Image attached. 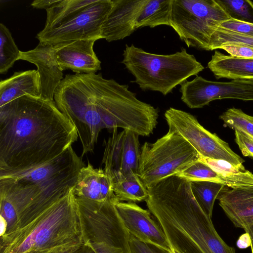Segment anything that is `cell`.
<instances>
[{"instance_id": "obj_1", "label": "cell", "mask_w": 253, "mask_h": 253, "mask_svg": "<svg viewBox=\"0 0 253 253\" xmlns=\"http://www.w3.org/2000/svg\"><path fill=\"white\" fill-rule=\"evenodd\" d=\"M78 136L54 100L25 95L0 107V177L54 159Z\"/></svg>"}, {"instance_id": "obj_2", "label": "cell", "mask_w": 253, "mask_h": 253, "mask_svg": "<svg viewBox=\"0 0 253 253\" xmlns=\"http://www.w3.org/2000/svg\"><path fill=\"white\" fill-rule=\"evenodd\" d=\"M147 187V207L179 253H236L195 200L190 182L172 175Z\"/></svg>"}, {"instance_id": "obj_3", "label": "cell", "mask_w": 253, "mask_h": 253, "mask_svg": "<svg viewBox=\"0 0 253 253\" xmlns=\"http://www.w3.org/2000/svg\"><path fill=\"white\" fill-rule=\"evenodd\" d=\"M72 146L37 167L0 177V196L15 207L18 218L31 219L66 195L84 167Z\"/></svg>"}, {"instance_id": "obj_4", "label": "cell", "mask_w": 253, "mask_h": 253, "mask_svg": "<svg viewBox=\"0 0 253 253\" xmlns=\"http://www.w3.org/2000/svg\"><path fill=\"white\" fill-rule=\"evenodd\" d=\"M82 213L73 189L13 233L1 253H64L79 246Z\"/></svg>"}, {"instance_id": "obj_5", "label": "cell", "mask_w": 253, "mask_h": 253, "mask_svg": "<svg viewBox=\"0 0 253 253\" xmlns=\"http://www.w3.org/2000/svg\"><path fill=\"white\" fill-rule=\"evenodd\" d=\"M122 63L133 75L143 91H156L166 95L190 77L204 69L194 56L181 48L173 54L162 55L146 52L133 44L126 45Z\"/></svg>"}, {"instance_id": "obj_6", "label": "cell", "mask_w": 253, "mask_h": 253, "mask_svg": "<svg viewBox=\"0 0 253 253\" xmlns=\"http://www.w3.org/2000/svg\"><path fill=\"white\" fill-rule=\"evenodd\" d=\"M128 87L109 79L98 91L94 106L103 129L121 127L139 136H148L158 124L159 110L139 100Z\"/></svg>"}, {"instance_id": "obj_7", "label": "cell", "mask_w": 253, "mask_h": 253, "mask_svg": "<svg viewBox=\"0 0 253 253\" xmlns=\"http://www.w3.org/2000/svg\"><path fill=\"white\" fill-rule=\"evenodd\" d=\"M199 154L177 132L169 129L155 142L141 146L138 175L146 187L175 175L198 160Z\"/></svg>"}, {"instance_id": "obj_8", "label": "cell", "mask_w": 253, "mask_h": 253, "mask_svg": "<svg viewBox=\"0 0 253 253\" xmlns=\"http://www.w3.org/2000/svg\"><path fill=\"white\" fill-rule=\"evenodd\" d=\"M229 19L215 0H172L170 26L188 47L209 50L214 31Z\"/></svg>"}, {"instance_id": "obj_9", "label": "cell", "mask_w": 253, "mask_h": 253, "mask_svg": "<svg viewBox=\"0 0 253 253\" xmlns=\"http://www.w3.org/2000/svg\"><path fill=\"white\" fill-rule=\"evenodd\" d=\"M169 129L185 139L201 157L227 161L235 167L246 169L245 160L216 134L205 128L189 113L170 107L165 113Z\"/></svg>"}, {"instance_id": "obj_10", "label": "cell", "mask_w": 253, "mask_h": 253, "mask_svg": "<svg viewBox=\"0 0 253 253\" xmlns=\"http://www.w3.org/2000/svg\"><path fill=\"white\" fill-rule=\"evenodd\" d=\"M112 6V0H96L60 24L43 29L36 38L39 42L54 47L80 40L101 39V27Z\"/></svg>"}, {"instance_id": "obj_11", "label": "cell", "mask_w": 253, "mask_h": 253, "mask_svg": "<svg viewBox=\"0 0 253 253\" xmlns=\"http://www.w3.org/2000/svg\"><path fill=\"white\" fill-rule=\"evenodd\" d=\"M181 99L190 108H200L213 100L237 99L253 101V81L234 80L229 82H213L198 75L180 84Z\"/></svg>"}, {"instance_id": "obj_12", "label": "cell", "mask_w": 253, "mask_h": 253, "mask_svg": "<svg viewBox=\"0 0 253 253\" xmlns=\"http://www.w3.org/2000/svg\"><path fill=\"white\" fill-rule=\"evenodd\" d=\"M117 213L129 234L142 242L153 244L171 252L165 233L160 224L152 218L149 211L134 202L117 200Z\"/></svg>"}, {"instance_id": "obj_13", "label": "cell", "mask_w": 253, "mask_h": 253, "mask_svg": "<svg viewBox=\"0 0 253 253\" xmlns=\"http://www.w3.org/2000/svg\"><path fill=\"white\" fill-rule=\"evenodd\" d=\"M55 50L52 45L39 42L33 49L21 51L20 53L19 60L37 66L41 81V98L44 100H54L55 90L64 78L63 71L56 60Z\"/></svg>"}, {"instance_id": "obj_14", "label": "cell", "mask_w": 253, "mask_h": 253, "mask_svg": "<svg viewBox=\"0 0 253 253\" xmlns=\"http://www.w3.org/2000/svg\"><path fill=\"white\" fill-rule=\"evenodd\" d=\"M147 0H112V7L101 29L108 42L123 40L136 30V18Z\"/></svg>"}, {"instance_id": "obj_15", "label": "cell", "mask_w": 253, "mask_h": 253, "mask_svg": "<svg viewBox=\"0 0 253 253\" xmlns=\"http://www.w3.org/2000/svg\"><path fill=\"white\" fill-rule=\"evenodd\" d=\"M95 39H83L54 47L57 62L63 71L75 74L95 73L100 70L101 61L93 50Z\"/></svg>"}, {"instance_id": "obj_16", "label": "cell", "mask_w": 253, "mask_h": 253, "mask_svg": "<svg viewBox=\"0 0 253 253\" xmlns=\"http://www.w3.org/2000/svg\"><path fill=\"white\" fill-rule=\"evenodd\" d=\"M217 199L235 227L244 229L253 225V186L232 189L224 186Z\"/></svg>"}, {"instance_id": "obj_17", "label": "cell", "mask_w": 253, "mask_h": 253, "mask_svg": "<svg viewBox=\"0 0 253 253\" xmlns=\"http://www.w3.org/2000/svg\"><path fill=\"white\" fill-rule=\"evenodd\" d=\"M75 196L98 202L117 197L113 190V182L102 169H95L89 163L80 170L73 189Z\"/></svg>"}, {"instance_id": "obj_18", "label": "cell", "mask_w": 253, "mask_h": 253, "mask_svg": "<svg viewBox=\"0 0 253 253\" xmlns=\"http://www.w3.org/2000/svg\"><path fill=\"white\" fill-rule=\"evenodd\" d=\"M41 95L40 77L36 70L15 72L0 82V107L23 96L41 98Z\"/></svg>"}, {"instance_id": "obj_19", "label": "cell", "mask_w": 253, "mask_h": 253, "mask_svg": "<svg viewBox=\"0 0 253 253\" xmlns=\"http://www.w3.org/2000/svg\"><path fill=\"white\" fill-rule=\"evenodd\" d=\"M208 67L215 77L253 81V58H239L215 51Z\"/></svg>"}, {"instance_id": "obj_20", "label": "cell", "mask_w": 253, "mask_h": 253, "mask_svg": "<svg viewBox=\"0 0 253 253\" xmlns=\"http://www.w3.org/2000/svg\"><path fill=\"white\" fill-rule=\"evenodd\" d=\"M172 3V0H147L136 18L135 30L146 26H170Z\"/></svg>"}, {"instance_id": "obj_21", "label": "cell", "mask_w": 253, "mask_h": 253, "mask_svg": "<svg viewBox=\"0 0 253 253\" xmlns=\"http://www.w3.org/2000/svg\"><path fill=\"white\" fill-rule=\"evenodd\" d=\"M113 134L108 140L104 141L105 149L102 163L104 170L111 178L113 183L119 180L120 176L121 160L125 135V130L120 133L118 129L112 130Z\"/></svg>"}, {"instance_id": "obj_22", "label": "cell", "mask_w": 253, "mask_h": 253, "mask_svg": "<svg viewBox=\"0 0 253 253\" xmlns=\"http://www.w3.org/2000/svg\"><path fill=\"white\" fill-rule=\"evenodd\" d=\"M138 136L130 130H125L119 180L138 175L140 154Z\"/></svg>"}, {"instance_id": "obj_23", "label": "cell", "mask_w": 253, "mask_h": 253, "mask_svg": "<svg viewBox=\"0 0 253 253\" xmlns=\"http://www.w3.org/2000/svg\"><path fill=\"white\" fill-rule=\"evenodd\" d=\"M96 0H57L46 10V19L43 29L54 27L73 17Z\"/></svg>"}, {"instance_id": "obj_24", "label": "cell", "mask_w": 253, "mask_h": 253, "mask_svg": "<svg viewBox=\"0 0 253 253\" xmlns=\"http://www.w3.org/2000/svg\"><path fill=\"white\" fill-rule=\"evenodd\" d=\"M113 190L118 199L122 202H141L148 197L147 187L139 175L120 178L113 183Z\"/></svg>"}, {"instance_id": "obj_25", "label": "cell", "mask_w": 253, "mask_h": 253, "mask_svg": "<svg viewBox=\"0 0 253 253\" xmlns=\"http://www.w3.org/2000/svg\"><path fill=\"white\" fill-rule=\"evenodd\" d=\"M191 189L203 211L211 218L214 202L224 185L209 181L190 182Z\"/></svg>"}, {"instance_id": "obj_26", "label": "cell", "mask_w": 253, "mask_h": 253, "mask_svg": "<svg viewBox=\"0 0 253 253\" xmlns=\"http://www.w3.org/2000/svg\"><path fill=\"white\" fill-rule=\"evenodd\" d=\"M19 50L9 29L0 23V73L6 74L17 60L20 59Z\"/></svg>"}, {"instance_id": "obj_27", "label": "cell", "mask_w": 253, "mask_h": 253, "mask_svg": "<svg viewBox=\"0 0 253 253\" xmlns=\"http://www.w3.org/2000/svg\"><path fill=\"white\" fill-rule=\"evenodd\" d=\"M230 19L253 24V2L249 0H215Z\"/></svg>"}, {"instance_id": "obj_28", "label": "cell", "mask_w": 253, "mask_h": 253, "mask_svg": "<svg viewBox=\"0 0 253 253\" xmlns=\"http://www.w3.org/2000/svg\"><path fill=\"white\" fill-rule=\"evenodd\" d=\"M219 118L225 126L234 130H241L253 137V116L233 107L223 113Z\"/></svg>"}, {"instance_id": "obj_29", "label": "cell", "mask_w": 253, "mask_h": 253, "mask_svg": "<svg viewBox=\"0 0 253 253\" xmlns=\"http://www.w3.org/2000/svg\"><path fill=\"white\" fill-rule=\"evenodd\" d=\"M228 43L241 44L253 48V37L217 27L210 39L209 50L218 49L221 45Z\"/></svg>"}, {"instance_id": "obj_30", "label": "cell", "mask_w": 253, "mask_h": 253, "mask_svg": "<svg viewBox=\"0 0 253 253\" xmlns=\"http://www.w3.org/2000/svg\"><path fill=\"white\" fill-rule=\"evenodd\" d=\"M218 27L244 36L253 37V24L232 19L220 23Z\"/></svg>"}, {"instance_id": "obj_31", "label": "cell", "mask_w": 253, "mask_h": 253, "mask_svg": "<svg viewBox=\"0 0 253 253\" xmlns=\"http://www.w3.org/2000/svg\"><path fill=\"white\" fill-rule=\"evenodd\" d=\"M129 244L131 253H171L157 246L142 242L130 234Z\"/></svg>"}, {"instance_id": "obj_32", "label": "cell", "mask_w": 253, "mask_h": 253, "mask_svg": "<svg viewBox=\"0 0 253 253\" xmlns=\"http://www.w3.org/2000/svg\"><path fill=\"white\" fill-rule=\"evenodd\" d=\"M235 140L242 155L253 158V137L240 129H235Z\"/></svg>"}, {"instance_id": "obj_33", "label": "cell", "mask_w": 253, "mask_h": 253, "mask_svg": "<svg viewBox=\"0 0 253 253\" xmlns=\"http://www.w3.org/2000/svg\"><path fill=\"white\" fill-rule=\"evenodd\" d=\"M0 216L5 219L7 228L9 229H12L18 218L17 212L14 206L3 197H0Z\"/></svg>"}, {"instance_id": "obj_34", "label": "cell", "mask_w": 253, "mask_h": 253, "mask_svg": "<svg viewBox=\"0 0 253 253\" xmlns=\"http://www.w3.org/2000/svg\"><path fill=\"white\" fill-rule=\"evenodd\" d=\"M218 48L227 51L230 56L239 58H253V48L237 43L225 44Z\"/></svg>"}, {"instance_id": "obj_35", "label": "cell", "mask_w": 253, "mask_h": 253, "mask_svg": "<svg viewBox=\"0 0 253 253\" xmlns=\"http://www.w3.org/2000/svg\"><path fill=\"white\" fill-rule=\"evenodd\" d=\"M93 248L96 253H124L122 249L102 241L93 244Z\"/></svg>"}, {"instance_id": "obj_36", "label": "cell", "mask_w": 253, "mask_h": 253, "mask_svg": "<svg viewBox=\"0 0 253 253\" xmlns=\"http://www.w3.org/2000/svg\"><path fill=\"white\" fill-rule=\"evenodd\" d=\"M57 0H36L31 3V5L36 8L44 9L45 10L51 7Z\"/></svg>"}, {"instance_id": "obj_37", "label": "cell", "mask_w": 253, "mask_h": 253, "mask_svg": "<svg viewBox=\"0 0 253 253\" xmlns=\"http://www.w3.org/2000/svg\"><path fill=\"white\" fill-rule=\"evenodd\" d=\"M236 245L240 249H244L250 247L251 240L249 234L245 232L241 235L237 240Z\"/></svg>"}, {"instance_id": "obj_38", "label": "cell", "mask_w": 253, "mask_h": 253, "mask_svg": "<svg viewBox=\"0 0 253 253\" xmlns=\"http://www.w3.org/2000/svg\"><path fill=\"white\" fill-rule=\"evenodd\" d=\"M245 232L248 233L251 238V252L252 253H253V225L248 227L244 229Z\"/></svg>"}, {"instance_id": "obj_39", "label": "cell", "mask_w": 253, "mask_h": 253, "mask_svg": "<svg viewBox=\"0 0 253 253\" xmlns=\"http://www.w3.org/2000/svg\"><path fill=\"white\" fill-rule=\"evenodd\" d=\"M7 230V223L5 219L0 216V235L2 236Z\"/></svg>"}, {"instance_id": "obj_40", "label": "cell", "mask_w": 253, "mask_h": 253, "mask_svg": "<svg viewBox=\"0 0 253 253\" xmlns=\"http://www.w3.org/2000/svg\"><path fill=\"white\" fill-rule=\"evenodd\" d=\"M171 253H178V252H177L175 250H172Z\"/></svg>"}]
</instances>
